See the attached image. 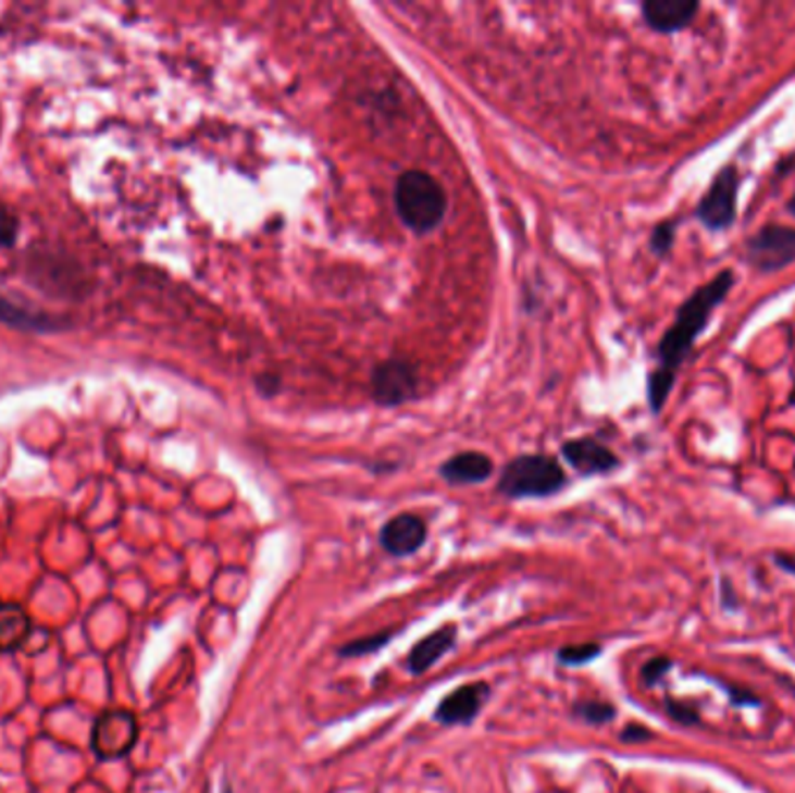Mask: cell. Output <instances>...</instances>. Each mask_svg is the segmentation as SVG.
Wrapping results in <instances>:
<instances>
[{
	"mask_svg": "<svg viewBox=\"0 0 795 793\" xmlns=\"http://www.w3.org/2000/svg\"><path fill=\"white\" fill-rule=\"evenodd\" d=\"M733 286H735L733 270H721L712 282L698 286V289L682 302L680 310H676L672 326L663 333L661 343H658L656 349L658 365L647 377V400L654 414L663 410L682 363L686 361L693 345H696L698 335L709 324L715 310L729 298Z\"/></svg>",
	"mask_w": 795,
	"mask_h": 793,
	"instance_id": "cell-1",
	"label": "cell"
},
{
	"mask_svg": "<svg viewBox=\"0 0 795 793\" xmlns=\"http://www.w3.org/2000/svg\"><path fill=\"white\" fill-rule=\"evenodd\" d=\"M394 208L400 224L421 238L443 226L449 210V196L437 177L421 168H408L396 177Z\"/></svg>",
	"mask_w": 795,
	"mask_h": 793,
	"instance_id": "cell-2",
	"label": "cell"
},
{
	"mask_svg": "<svg viewBox=\"0 0 795 793\" xmlns=\"http://www.w3.org/2000/svg\"><path fill=\"white\" fill-rule=\"evenodd\" d=\"M568 486V475L551 454H521L507 461L498 478V494L512 500L549 498Z\"/></svg>",
	"mask_w": 795,
	"mask_h": 793,
	"instance_id": "cell-3",
	"label": "cell"
},
{
	"mask_svg": "<svg viewBox=\"0 0 795 793\" xmlns=\"http://www.w3.org/2000/svg\"><path fill=\"white\" fill-rule=\"evenodd\" d=\"M421 389L419 370L408 359L380 361L370 373V394L380 408H400L405 402L417 400Z\"/></svg>",
	"mask_w": 795,
	"mask_h": 793,
	"instance_id": "cell-4",
	"label": "cell"
},
{
	"mask_svg": "<svg viewBox=\"0 0 795 793\" xmlns=\"http://www.w3.org/2000/svg\"><path fill=\"white\" fill-rule=\"evenodd\" d=\"M744 261L770 275L795 263V226L766 224L744 243Z\"/></svg>",
	"mask_w": 795,
	"mask_h": 793,
	"instance_id": "cell-5",
	"label": "cell"
},
{
	"mask_svg": "<svg viewBox=\"0 0 795 793\" xmlns=\"http://www.w3.org/2000/svg\"><path fill=\"white\" fill-rule=\"evenodd\" d=\"M737 196H740V171L735 165H725L709 184L707 194L696 208V219L709 231H725L737 219Z\"/></svg>",
	"mask_w": 795,
	"mask_h": 793,
	"instance_id": "cell-6",
	"label": "cell"
},
{
	"mask_svg": "<svg viewBox=\"0 0 795 793\" xmlns=\"http://www.w3.org/2000/svg\"><path fill=\"white\" fill-rule=\"evenodd\" d=\"M138 740V721L126 710H108L96 719L91 749L103 761L126 756Z\"/></svg>",
	"mask_w": 795,
	"mask_h": 793,
	"instance_id": "cell-7",
	"label": "cell"
},
{
	"mask_svg": "<svg viewBox=\"0 0 795 793\" xmlns=\"http://www.w3.org/2000/svg\"><path fill=\"white\" fill-rule=\"evenodd\" d=\"M561 457L584 478L607 475V472L621 466L617 454L607 445L598 443L596 437H572V441H566L561 445Z\"/></svg>",
	"mask_w": 795,
	"mask_h": 793,
	"instance_id": "cell-8",
	"label": "cell"
},
{
	"mask_svg": "<svg viewBox=\"0 0 795 793\" xmlns=\"http://www.w3.org/2000/svg\"><path fill=\"white\" fill-rule=\"evenodd\" d=\"M428 537L426 521L419 515L402 512L386 521L380 529V545L392 556H412L424 547Z\"/></svg>",
	"mask_w": 795,
	"mask_h": 793,
	"instance_id": "cell-9",
	"label": "cell"
},
{
	"mask_svg": "<svg viewBox=\"0 0 795 793\" xmlns=\"http://www.w3.org/2000/svg\"><path fill=\"white\" fill-rule=\"evenodd\" d=\"M486 698H488L486 682H472L454 689L451 694L439 701L435 710V721L445 723V727H465V723L475 721Z\"/></svg>",
	"mask_w": 795,
	"mask_h": 793,
	"instance_id": "cell-10",
	"label": "cell"
},
{
	"mask_svg": "<svg viewBox=\"0 0 795 793\" xmlns=\"http://www.w3.org/2000/svg\"><path fill=\"white\" fill-rule=\"evenodd\" d=\"M639 12L642 22L654 33L672 36V33H680L693 24L700 12V3L696 0H647L639 5Z\"/></svg>",
	"mask_w": 795,
	"mask_h": 793,
	"instance_id": "cell-11",
	"label": "cell"
},
{
	"mask_svg": "<svg viewBox=\"0 0 795 793\" xmlns=\"http://www.w3.org/2000/svg\"><path fill=\"white\" fill-rule=\"evenodd\" d=\"M439 478H443L451 486H470V484H482L490 475H494V461H490L488 454L468 449L459 451L443 461L439 466Z\"/></svg>",
	"mask_w": 795,
	"mask_h": 793,
	"instance_id": "cell-12",
	"label": "cell"
},
{
	"mask_svg": "<svg viewBox=\"0 0 795 793\" xmlns=\"http://www.w3.org/2000/svg\"><path fill=\"white\" fill-rule=\"evenodd\" d=\"M456 635H459V629H456L454 623H447V627L428 633L426 637H421L408 656L410 672L424 674L428 668H433L445 654H449L454 649Z\"/></svg>",
	"mask_w": 795,
	"mask_h": 793,
	"instance_id": "cell-13",
	"label": "cell"
},
{
	"mask_svg": "<svg viewBox=\"0 0 795 793\" xmlns=\"http://www.w3.org/2000/svg\"><path fill=\"white\" fill-rule=\"evenodd\" d=\"M30 633L28 615L20 605H0V652H12L20 647Z\"/></svg>",
	"mask_w": 795,
	"mask_h": 793,
	"instance_id": "cell-14",
	"label": "cell"
},
{
	"mask_svg": "<svg viewBox=\"0 0 795 793\" xmlns=\"http://www.w3.org/2000/svg\"><path fill=\"white\" fill-rule=\"evenodd\" d=\"M0 322L20 331H52L54 322L45 314H33L0 296Z\"/></svg>",
	"mask_w": 795,
	"mask_h": 793,
	"instance_id": "cell-15",
	"label": "cell"
},
{
	"mask_svg": "<svg viewBox=\"0 0 795 793\" xmlns=\"http://www.w3.org/2000/svg\"><path fill=\"white\" fill-rule=\"evenodd\" d=\"M392 635H394V631H382V633H372V635H365V637H359V640H351V643H347L340 649V656H345V659H357V656L375 654V652H380L382 647L388 645Z\"/></svg>",
	"mask_w": 795,
	"mask_h": 793,
	"instance_id": "cell-16",
	"label": "cell"
},
{
	"mask_svg": "<svg viewBox=\"0 0 795 793\" xmlns=\"http://www.w3.org/2000/svg\"><path fill=\"white\" fill-rule=\"evenodd\" d=\"M676 226H680V224L672 222V219H670V222H661V224L654 226V231L649 235V249H651V255H656V257H668V251L672 249L674 238H676Z\"/></svg>",
	"mask_w": 795,
	"mask_h": 793,
	"instance_id": "cell-17",
	"label": "cell"
},
{
	"mask_svg": "<svg viewBox=\"0 0 795 793\" xmlns=\"http://www.w3.org/2000/svg\"><path fill=\"white\" fill-rule=\"evenodd\" d=\"M598 654H600V645L584 643V645H570V647L558 649L556 656H558V661L566 666H582V664L594 661Z\"/></svg>",
	"mask_w": 795,
	"mask_h": 793,
	"instance_id": "cell-18",
	"label": "cell"
},
{
	"mask_svg": "<svg viewBox=\"0 0 795 793\" xmlns=\"http://www.w3.org/2000/svg\"><path fill=\"white\" fill-rule=\"evenodd\" d=\"M574 713H577L588 723H605L614 717V707L600 703V701H586L574 707Z\"/></svg>",
	"mask_w": 795,
	"mask_h": 793,
	"instance_id": "cell-19",
	"label": "cell"
},
{
	"mask_svg": "<svg viewBox=\"0 0 795 793\" xmlns=\"http://www.w3.org/2000/svg\"><path fill=\"white\" fill-rule=\"evenodd\" d=\"M16 233H20V224H16V216L12 210L0 200V247H10L16 240Z\"/></svg>",
	"mask_w": 795,
	"mask_h": 793,
	"instance_id": "cell-20",
	"label": "cell"
},
{
	"mask_svg": "<svg viewBox=\"0 0 795 793\" xmlns=\"http://www.w3.org/2000/svg\"><path fill=\"white\" fill-rule=\"evenodd\" d=\"M282 377L277 373H259L253 377V389L261 398H277L282 394Z\"/></svg>",
	"mask_w": 795,
	"mask_h": 793,
	"instance_id": "cell-21",
	"label": "cell"
},
{
	"mask_svg": "<svg viewBox=\"0 0 795 793\" xmlns=\"http://www.w3.org/2000/svg\"><path fill=\"white\" fill-rule=\"evenodd\" d=\"M668 668H670L668 659H654L645 668H642V678H645V682H656Z\"/></svg>",
	"mask_w": 795,
	"mask_h": 793,
	"instance_id": "cell-22",
	"label": "cell"
},
{
	"mask_svg": "<svg viewBox=\"0 0 795 793\" xmlns=\"http://www.w3.org/2000/svg\"><path fill=\"white\" fill-rule=\"evenodd\" d=\"M625 742H637V740H649L651 738V733L647 731V729H639V727H631V729H625L623 731V735H621Z\"/></svg>",
	"mask_w": 795,
	"mask_h": 793,
	"instance_id": "cell-23",
	"label": "cell"
},
{
	"mask_svg": "<svg viewBox=\"0 0 795 793\" xmlns=\"http://www.w3.org/2000/svg\"><path fill=\"white\" fill-rule=\"evenodd\" d=\"M670 715L676 721H684V723H693V721H696V715H693L691 710H686V707H680V705H670Z\"/></svg>",
	"mask_w": 795,
	"mask_h": 793,
	"instance_id": "cell-24",
	"label": "cell"
},
{
	"mask_svg": "<svg viewBox=\"0 0 795 793\" xmlns=\"http://www.w3.org/2000/svg\"><path fill=\"white\" fill-rule=\"evenodd\" d=\"M786 210H788V212H791V214L795 216V194H793V196L788 198V202H786Z\"/></svg>",
	"mask_w": 795,
	"mask_h": 793,
	"instance_id": "cell-25",
	"label": "cell"
},
{
	"mask_svg": "<svg viewBox=\"0 0 795 793\" xmlns=\"http://www.w3.org/2000/svg\"><path fill=\"white\" fill-rule=\"evenodd\" d=\"M791 405H795V386H793V392H791Z\"/></svg>",
	"mask_w": 795,
	"mask_h": 793,
	"instance_id": "cell-26",
	"label": "cell"
}]
</instances>
